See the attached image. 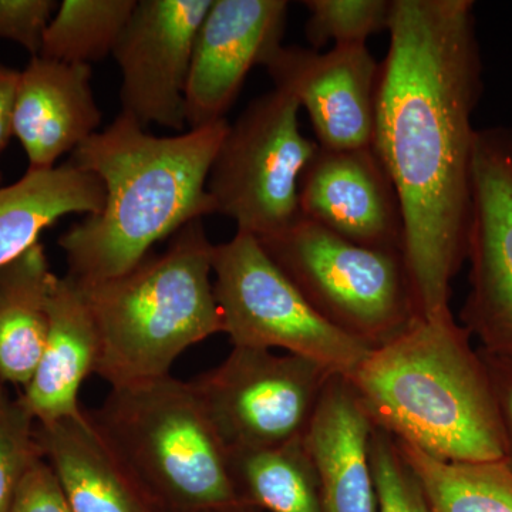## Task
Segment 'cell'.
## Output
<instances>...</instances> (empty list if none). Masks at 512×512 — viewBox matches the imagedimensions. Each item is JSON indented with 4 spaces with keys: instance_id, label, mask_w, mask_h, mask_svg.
Returning <instances> with one entry per match:
<instances>
[{
    "instance_id": "cell-1",
    "label": "cell",
    "mask_w": 512,
    "mask_h": 512,
    "mask_svg": "<svg viewBox=\"0 0 512 512\" xmlns=\"http://www.w3.org/2000/svg\"><path fill=\"white\" fill-rule=\"evenodd\" d=\"M373 150L396 188L421 318L450 315L473 210L483 59L471 0H393Z\"/></svg>"
},
{
    "instance_id": "cell-2",
    "label": "cell",
    "mask_w": 512,
    "mask_h": 512,
    "mask_svg": "<svg viewBox=\"0 0 512 512\" xmlns=\"http://www.w3.org/2000/svg\"><path fill=\"white\" fill-rule=\"evenodd\" d=\"M229 123L156 137L120 113L73 151L72 163L100 178L103 208L59 238L69 276L97 284L131 271L185 225L215 214L208 175Z\"/></svg>"
},
{
    "instance_id": "cell-3",
    "label": "cell",
    "mask_w": 512,
    "mask_h": 512,
    "mask_svg": "<svg viewBox=\"0 0 512 512\" xmlns=\"http://www.w3.org/2000/svg\"><path fill=\"white\" fill-rule=\"evenodd\" d=\"M453 313L420 319L346 379L370 419L394 439L446 463L504 460L487 366Z\"/></svg>"
},
{
    "instance_id": "cell-4",
    "label": "cell",
    "mask_w": 512,
    "mask_h": 512,
    "mask_svg": "<svg viewBox=\"0 0 512 512\" xmlns=\"http://www.w3.org/2000/svg\"><path fill=\"white\" fill-rule=\"evenodd\" d=\"M202 220L175 232L160 255L126 274L83 285L99 332L96 373L111 387L170 375L177 357L224 332Z\"/></svg>"
},
{
    "instance_id": "cell-5",
    "label": "cell",
    "mask_w": 512,
    "mask_h": 512,
    "mask_svg": "<svg viewBox=\"0 0 512 512\" xmlns=\"http://www.w3.org/2000/svg\"><path fill=\"white\" fill-rule=\"evenodd\" d=\"M90 420L120 463L165 512L239 503L229 450L191 383L168 375L111 387Z\"/></svg>"
},
{
    "instance_id": "cell-6",
    "label": "cell",
    "mask_w": 512,
    "mask_h": 512,
    "mask_svg": "<svg viewBox=\"0 0 512 512\" xmlns=\"http://www.w3.org/2000/svg\"><path fill=\"white\" fill-rule=\"evenodd\" d=\"M258 241L326 322L370 350L423 319L403 252L353 244L303 217Z\"/></svg>"
},
{
    "instance_id": "cell-7",
    "label": "cell",
    "mask_w": 512,
    "mask_h": 512,
    "mask_svg": "<svg viewBox=\"0 0 512 512\" xmlns=\"http://www.w3.org/2000/svg\"><path fill=\"white\" fill-rule=\"evenodd\" d=\"M298 100L284 90L255 97L229 123L208 175L215 214L238 232L268 237L302 217L299 181L318 143L303 136Z\"/></svg>"
},
{
    "instance_id": "cell-8",
    "label": "cell",
    "mask_w": 512,
    "mask_h": 512,
    "mask_svg": "<svg viewBox=\"0 0 512 512\" xmlns=\"http://www.w3.org/2000/svg\"><path fill=\"white\" fill-rule=\"evenodd\" d=\"M214 293L234 348L284 349L349 377L370 349L326 322L254 235L215 245Z\"/></svg>"
},
{
    "instance_id": "cell-9",
    "label": "cell",
    "mask_w": 512,
    "mask_h": 512,
    "mask_svg": "<svg viewBox=\"0 0 512 512\" xmlns=\"http://www.w3.org/2000/svg\"><path fill=\"white\" fill-rule=\"evenodd\" d=\"M332 376L301 356L234 348L190 383L228 450H256L305 439Z\"/></svg>"
},
{
    "instance_id": "cell-10",
    "label": "cell",
    "mask_w": 512,
    "mask_h": 512,
    "mask_svg": "<svg viewBox=\"0 0 512 512\" xmlns=\"http://www.w3.org/2000/svg\"><path fill=\"white\" fill-rule=\"evenodd\" d=\"M461 322L481 350L512 362V128L477 130Z\"/></svg>"
},
{
    "instance_id": "cell-11",
    "label": "cell",
    "mask_w": 512,
    "mask_h": 512,
    "mask_svg": "<svg viewBox=\"0 0 512 512\" xmlns=\"http://www.w3.org/2000/svg\"><path fill=\"white\" fill-rule=\"evenodd\" d=\"M212 0H137L114 47L121 70V113L183 131L192 50Z\"/></svg>"
},
{
    "instance_id": "cell-12",
    "label": "cell",
    "mask_w": 512,
    "mask_h": 512,
    "mask_svg": "<svg viewBox=\"0 0 512 512\" xmlns=\"http://www.w3.org/2000/svg\"><path fill=\"white\" fill-rule=\"evenodd\" d=\"M264 67L275 89L292 94L309 114L319 147H372L380 63L367 45L333 46L325 53L282 45Z\"/></svg>"
},
{
    "instance_id": "cell-13",
    "label": "cell",
    "mask_w": 512,
    "mask_h": 512,
    "mask_svg": "<svg viewBox=\"0 0 512 512\" xmlns=\"http://www.w3.org/2000/svg\"><path fill=\"white\" fill-rule=\"evenodd\" d=\"M288 10L286 0H212L195 37L185 89L191 130L225 120L248 73L282 46Z\"/></svg>"
},
{
    "instance_id": "cell-14",
    "label": "cell",
    "mask_w": 512,
    "mask_h": 512,
    "mask_svg": "<svg viewBox=\"0 0 512 512\" xmlns=\"http://www.w3.org/2000/svg\"><path fill=\"white\" fill-rule=\"evenodd\" d=\"M306 220L362 247L404 254V221L396 188L373 147H318L299 181Z\"/></svg>"
},
{
    "instance_id": "cell-15",
    "label": "cell",
    "mask_w": 512,
    "mask_h": 512,
    "mask_svg": "<svg viewBox=\"0 0 512 512\" xmlns=\"http://www.w3.org/2000/svg\"><path fill=\"white\" fill-rule=\"evenodd\" d=\"M103 114L94 99L92 67L32 57L20 72L13 136L29 170H49L97 133Z\"/></svg>"
},
{
    "instance_id": "cell-16",
    "label": "cell",
    "mask_w": 512,
    "mask_h": 512,
    "mask_svg": "<svg viewBox=\"0 0 512 512\" xmlns=\"http://www.w3.org/2000/svg\"><path fill=\"white\" fill-rule=\"evenodd\" d=\"M373 427L349 380L330 377L305 436L318 473L322 512H377L370 460Z\"/></svg>"
},
{
    "instance_id": "cell-17",
    "label": "cell",
    "mask_w": 512,
    "mask_h": 512,
    "mask_svg": "<svg viewBox=\"0 0 512 512\" xmlns=\"http://www.w3.org/2000/svg\"><path fill=\"white\" fill-rule=\"evenodd\" d=\"M100 339L79 282L55 276L49 296V329L35 373L20 400L37 424L55 423L82 412L79 393L96 370Z\"/></svg>"
},
{
    "instance_id": "cell-18",
    "label": "cell",
    "mask_w": 512,
    "mask_h": 512,
    "mask_svg": "<svg viewBox=\"0 0 512 512\" xmlns=\"http://www.w3.org/2000/svg\"><path fill=\"white\" fill-rule=\"evenodd\" d=\"M37 439L73 512H165L120 463L87 410L37 424Z\"/></svg>"
},
{
    "instance_id": "cell-19",
    "label": "cell",
    "mask_w": 512,
    "mask_h": 512,
    "mask_svg": "<svg viewBox=\"0 0 512 512\" xmlns=\"http://www.w3.org/2000/svg\"><path fill=\"white\" fill-rule=\"evenodd\" d=\"M106 190L96 174L72 161L49 170H28L0 187V269L36 245L39 235L70 214L94 215Z\"/></svg>"
},
{
    "instance_id": "cell-20",
    "label": "cell",
    "mask_w": 512,
    "mask_h": 512,
    "mask_svg": "<svg viewBox=\"0 0 512 512\" xmlns=\"http://www.w3.org/2000/svg\"><path fill=\"white\" fill-rule=\"evenodd\" d=\"M55 276L40 242L0 269V383L25 387L32 379L45 349Z\"/></svg>"
},
{
    "instance_id": "cell-21",
    "label": "cell",
    "mask_w": 512,
    "mask_h": 512,
    "mask_svg": "<svg viewBox=\"0 0 512 512\" xmlns=\"http://www.w3.org/2000/svg\"><path fill=\"white\" fill-rule=\"evenodd\" d=\"M229 470L242 503L262 512H322L318 473L305 439L229 451Z\"/></svg>"
},
{
    "instance_id": "cell-22",
    "label": "cell",
    "mask_w": 512,
    "mask_h": 512,
    "mask_svg": "<svg viewBox=\"0 0 512 512\" xmlns=\"http://www.w3.org/2000/svg\"><path fill=\"white\" fill-rule=\"evenodd\" d=\"M396 444L433 512H512V471L504 460L446 463L403 441Z\"/></svg>"
},
{
    "instance_id": "cell-23",
    "label": "cell",
    "mask_w": 512,
    "mask_h": 512,
    "mask_svg": "<svg viewBox=\"0 0 512 512\" xmlns=\"http://www.w3.org/2000/svg\"><path fill=\"white\" fill-rule=\"evenodd\" d=\"M136 5L137 0H63L39 56L86 66L99 62L113 53Z\"/></svg>"
},
{
    "instance_id": "cell-24",
    "label": "cell",
    "mask_w": 512,
    "mask_h": 512,
    "mask_svg": "<svg viewBox=\"0 0 512 512\" xmlns=\"http://www.w3.org/2000/svg\"><path fill=\"white\" fill-rule=\"evenodd\" d=\"M306 39L312 49L366 45L370 36L389 29L393 0H306Z\"/></svg>"
},
{
    "instance_id": "cell-25",
    "label": "cell",
    "mask_w": 512,
    "mask_h": 512,
    "mask_svg": "<svg viewBox=\"0 0 512 512\" xmlns=\"http://www.w3.org/2000/svg\"><path fill=\"white\" fill-rule=\"evenodd\" d=\"M40 457L35 419L0 383V512L12 510L20 483Z\"/></svg>"
},
{
    "instance_id": "cell-26",
    "label": "cell",
    "mask_w": 512,
    "mask_h": 512,
    "mask_svg": "<svg viewBox=\"0 0 512 512\" xmlns=\"http://www.w3.org/2000/svg\"><path fill=\"white\" fill-rule=\"evenodd\" d=\"M377 512H433L423 488L399 453L392 434L375 424L370 439Z\"/></svg>"
},
{
    "instance_id": "cell-27",
    "label": "cell",
    "mask_w": 512,
    "mask_h": 512,
    "mask_svg": "<svg viewBox=\"0 0 512 512\" xmlns=\"http://www.w3.org/2000/svg\"><path fill=\"white\" fill-rule=\"evenodd\" d=\"M56 8L53 0H0V39L18 43L33 57L39 56Z\"/></svg>"
},
{
    "instance_id": "cell-28",
    "label": "cell",
    "mask_w": 512,
    "mask_h": 512,
    "mask_svg": "<svg viewBox=\"0 0 512 512\" xmlns=\"http://www.w3.org/2000/svg\"><path fill=\"white\" fill-rule=\"evenodd\" d=\"M10 512H73L59 478L45 457L29 468Z\"/></svg>"
},
{
    "instance_id": "cell-29",
    "label": "cell",
    "mask_w": 512,
    "mask_h": 512,
    "mask_svg": "<svg viewBox=\"0 0 512 512\" xmlns=\"http://www.w3.org/2000/svg\"><path fill=\"white\" fill-rule=\"evenodd\" d=\"M478 350L483 356L493 387L495 406L503 431L504 463L512 471V362Z\"/></svg>"
},
{
    "instance_id": "cell-30",
    "label": "cell",
    "mask_w": 512,
    "mask_h": 512,
    "mask_svg": "<svg viewBox=\"0 0 512 512\" xmlns=\"http://www.w3.org/2000/svg\"><path fill=\"white\" fill-rule=\"evenodd\" d=\"M20 72L0 64V153L8 146L13 136L16 93H18Z\"/></svg>"
},
{
    "instance_id": "cell-31",
    "label": "cell",
    "mask_w": 512,
    "mask_h": 512,
    "mask_svg": "<svg viewBox=\"0 0 512 512\" xmlns=\"http://www.w3.org/2000/svg\"><path fill=\"white\" fill-rule=\"evenodd\" d=\"M201 512H262L258 508L252 507L239 501V503L224 505V507L211 508V510H205Z\"/></svg>"
}]
</instances>
